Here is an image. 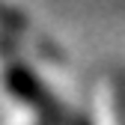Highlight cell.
Instances as JSON below:
<instances>
[{
	"instance_id": "cell-1",
	"label": "cell",
	"mask_w": 125,
	"mask_h": 125,
	"mask_svg": "<svg viewBox=\"0 0 125 125\" xmlns=\"http://www.w3.org/2000/svg\"><path fill=\"white\" fill-rule=\"evenodd\" d=\"M3 83H6V92L12 98H18L21 104L33 107L36 116L42 119V125H69L66 107L57 101V95L45 86V81L27 66L24 60H15V57L6 60Z\"/></svg>"
},
{
	"instance_id": "cell-2",
	"label": "cell",
	"mask_w": 125,
	"mask_h": 125,
	"mask_svg": "<svg viewBox=\"0 0 125 125\" xmlns=\"http://www.w3.org/2000/svg\"><path fill=\"white\" fill-rule=\"evenodd\" d=\"M69 125H92L86 116H74V119H69Z\"/></svg>"
}]
</instances>
